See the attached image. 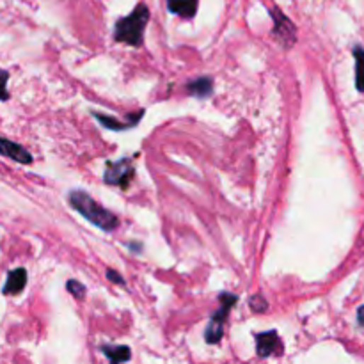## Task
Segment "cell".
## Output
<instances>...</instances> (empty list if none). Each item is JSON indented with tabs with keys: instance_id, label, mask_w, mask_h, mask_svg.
<instances>
[{
	"instance_id": "1",
	"label": "cell",
	"mask_w": 364,
	"mask_h": 364,
	"mask_svg": "<svg viewBox=\"0 0 364 364\" xmlns=\"http://www.w3.org/2000/svg\"><path fill=\"white\" fill-rule=\"evenodd\" d=\"M69 205L76 210L82 217H86L91 224L98 226L103 231H114L119 226L118 217L112 212L105 210L100 203L94 201L87 192L73 190L69 194Z\"/></svg>"
},
{
	"instance_id": "2",
	"label": "cell",
	"mask_w": 364,
	"mask_h": 364,
	"mask_svg": "<svg viewBox=\"0 0 364 364\" xmlns=\"http://www.w3.org/2000/svg\"><path fill=\"white\" fill-rule=\"evenodd\" d=\"M148 22V8H146V4H139L137 8L132 11V15L125 16V18H121L115 23L114 40L119 41V43L132 45V47H141Z\"/></svg>"
},
{
	"instance_id": "3",
	"label": "cell",
	"mask_w": 364,
	"mask_h": 364,
	"mask_svg": "<svg viewBox=\"0 0 364 364\" xmlns=\"http://www.w3.org/2000/svg\"><path fill=\"white\" fill-rule=\"evenodd\" d=\"M219 300H220V307L212 314V318H210V324H208V327H206V332H205L206 341L212 343V345L219 343L220 338H222L224 324H226L227 314H229L231 307H233V304L237 302V297L231 295V293H220Z\"/></svg>"
},
{
	"instance_id": "4",
	"label": "cell",
	"mask_w": 364,
	"mask_h": 364,
	"mask_svg": "<svg viewBox=\"0 0 364 364\" xmlns=\"http://www.w3.org/2000/svg\"><path fill=\"white\" fill-rule=\"evenodd\" d=\"M134 178V166H132L130 159H123L119 162H108L107 169H105L103 180L105 183L115 185V187L127 188L128 183Z\"/></svg>"
},
{
	"instance_id": "5",
	"label": "cell",
	"mask_w": 364,
	"mask_h": 364,
	"mask_svg": "<svg viewBox=\"0 0 364 364\" xmlns=\"http://www.w3.org/2000/svg\"><path fill=\"white\" fill-rule=\"evenodd\" d=\"M271 15L274 18V30H272V34H274L279 43H283V47L290 48L297 41L295 25L278 9H272Z\"/></svg>"
},
{
	"instance_id": "6",
	"label": "cell",
	"mask_w": 364,
	"mask_h": 364,
	"mask_svg": "<svg viewBox=\"0 0 364 364\" xmlns=\"http://www.w3.org/2000/svg\"><path fill=\"white\" fill-rule=\"evenodd\" d=\"M0 155L8 157V159L15 160V162L18 164H23V166L33 164V155H30L23 146L16 144V142L13 141H8V139L4 137H0Z\"/></svg>"
},
{
	"instance_id": "7",
	"label": "cell",
	"mask_w": 364,
	"mask_h": 364,
	"mask_svg": "<svg viewBox=\"0 0 364 364\" xmlns=\"http://www.w3.org/2000/svg\"><path fill=\"white\" fill-rule=\"evenodd\" d=\"M279 346H281V341H279V336L275 331L260 332V334H256V352L260 357L272 356Z\"/></svg>"
},
{
	"instance_id": "8",
	"label": "cell",
	"mask_w": 364,
	"mask_h": 364,
	"mask_svg": "<svg viewBox=\"0 0 364 364\" xmlns=\"http://www.w3.org/2000/svg\"><path fill=\"white\" fill-rule=\"evenodd\" d=\"M167 9H169L173 15L181 16L185 20H192L198 13V4L199 0H166Z\"/></svg>"
},
{
	"instance_id": "9",
	"label": "cell",
	"mask_w": 364,
	"mask_h": 364,
	"mask_svg": "<svg viewBox=\"0 0 364 364\" xmlns=\"http://www.w3.org/2000/svg\"><path fill=\"white\" fill-rule=\"evenodd\" d=\"M27 285V271L25 268H15L8 274V281H6L4 288V295H18L22 293V290L25 288Z\"/></svg>"
},
{
	"instance_id": "10",
	"label": "cell",
	"mask_w": 364,
	"mask_h": 364,
	"mask_svg": "<svg viewBox=\"0 0 364 364\" xmlns=\"http://www.w3.org/2000/svg\"><path fill=\"white\" fill-rule=\"evenodd\" d=\"M101 352L107 359H110L112 363H125V360H130L132 352L128 346L125 345H103L101 346Z\"/></svg>"
},
{
	"instance_id": "11",
	"label": "cell",
	"mask_w": 364,
	"mask_h": 364,
	"mask_svg": "<svg viewBox=\"0 0 364 364\" xmlns=\"http://www.w3.org/2000/svg\"><path fill=\"white\" fill-rule=\"evenodd\" d=\"M187 89H188V93L192 94V96L206 98V96H210V94H212L213 80L208 79V76H201V79L192 80V82L187 86Z\"/></svg>"
},
{
	"instance_id": "12",
	"label": "cell",
	"mask_w": 364,
	"mask_h": 364,
	"mask_svg": "<svg viewBox=\"0 0 364 364\" xmlns=\"http://www.w3.org/2000/svg\"><path fill=\"white\" fill-rule=\"evenodd\" d=\"M353 59H356V87L359 93H364V48H353Z\"/></svg>"
},
{
	"instance_id": "13",
	"label": "cell",
	"mask_w": 364,
	"mask_h": 364,
	"mask_svg": "<svg viewBox=\"0 0 364 364\" xmlns=\"http://www.w3.org/2000/svg\"><path fill=\"white\" fill-rule=\"evenodd\" d=\"M94 118H96L105 128H110V130H125V128H130V125L128 123H119L118 119L108 118V115H103V114H98V112L94 114Z\"/></svg>"
},
{
	"instance_id": "14",
	"label": "cell",
	"mask_w": 364,
	"mask_h": 364,
	"mask_svg": "<svg viewBox=\"0 0 364 364\" xmlns=\"http://www.w3.org/2000/svg\"><path fill=\"white\" fill-rule=\"evenodd\" d=\"M66 288H68V292L73 293V297H76V299H82V297L86 295V286L79 281H68Z\"/></svg>"
},
{
	"instance_id": "15",
	"label": "cell",
	"mask_w": 364,
	"mask_h": 364,
	"mask_svg": "<svg viewBox=\"0 0 364 364\" xmlns=\"http://www.w3.org/2000/svg\"><path fill=\"white\" fill-rule=\"evenodd\" d=\"M8 80H9V73L6 72V69H0V100H8L9 98Z\"/></svg>"
},
{
	"instance_id": "16",
	"label": "cell",
	"mask_w": 364,
	"mask_h": 364,
	"mask_svg": "<svg viewBox=\"0 0 364 364\" xmlns=\"http://www.w3.org/2000/svg\"><path fill=\"white\" fill-rule=\"evenodd\" d=\"M267 307L268 302L261 295H254L253 299H251V309L256 311V313H263V311H267Z\"/></svg>"
},
{
	"instance_id": "17",
	"label": "cell",
	"mask_w": 364,
	"mask_h": 364,
	"mask_svg": "<svg viewBox=\"0 0 364 364\" xmlns=\"http://www.w3.org/2000/svg\"><path fill=\"white\" fill-rule=\"evenodd\" d=\"M107 278L110 279L112 283H118V285H125L123 278H121V275H119L115 271H108V272H107Z\"/></svg>"
},
{
	"instance_id": "18",
	"label": "cell",
	"mask_w": 364,
	"mask_h": 364,
	"mask_svg": "<svg viewBox=\"0 0 364 364\" xmlns=\"http://www.w3.org/2000/svg\"><path fill=\"white\" fill-rule=\"evenodd\" d=\"M357 322H359L360 327H364V306H360L357 311Z\"/></svg>"
}]
</instances>
